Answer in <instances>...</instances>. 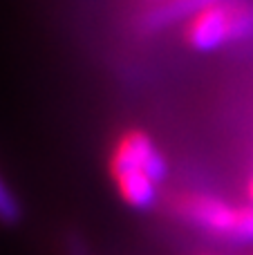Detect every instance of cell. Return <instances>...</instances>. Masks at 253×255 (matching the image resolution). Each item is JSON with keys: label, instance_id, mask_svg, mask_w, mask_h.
I'll return each mask as SVG.
<instances>
[{"label": "cell", "instance_id": "8992f818", "mask_svg": "<svg viewBox=\"0 0 253 255\" xmlns=\"http://www.w3.org/2000/svg\"><path fill=\"white\" fill-rule=\"evenodd\" d=\"M231 240H238V242H253V206H238Z\"/></svg>", "mask_w": 253, "mask_h": 255}, {"label": "cell", "instance_id": "5b68a950", "mask_svg": "<svg viewBox=\"0 0 253 255\" xmlns=\"http://www.w3.org/2000/svg\"><path fill=\"white\" fill-rule=\"evenodd\" d=\"M20 217H22L20 202H18V197L11 193L7 181L0 177V224L13 226L20 222Z\"/></svg>", "mask_w": 253, "mask_h": 255}, {"label": "cell", "instance_id": "7a4b0ae2", "mask_svg": "<svg viewBox=\"0 0 253 255\" xmlns=\"http://www.w3.org/2000/svg\"><path fill=\"white\" fill-rule=\"evenodd\" d=\"M253 36V0H218L184 20L182 38L195 52H215Z\"/></svg>", "mask_w": 253, "mask_h": 255}, {"label": "cell", "instance_id": "52a82bcc", "mask_svg": "<svg viewBox=\"0 0 253 255\" xmlns=\"http://www.w3.org/2000/svg\"><path fill=\"white\" fill-rule=\"evenodd\" d=\"M67 255H88V251H85V244L79 242V240H70V249H67Z\"/></svg>", "mask_w": 253, "mask_h": 255}, {"label": "cell", "instance_id": "6da1fadb", "mask_svg": "<svg viewBox=\"0 0 253 255\" xmlns=\"http://www.w3.org/2000/svg\"><path fill=\"white\" fill-rule=\"evenodd\" d=\"M108 172L119 197L137 211H148L157 202V186L166 177L164 154L152 136L139 128L121 132L108 157Z\"/></svg>", "mask_w": 253, "mask_h": 255}, {"label": "cell", "instance_id": "3957f363", "mask_svg": "<svg viewBox=\"0 0 253 255\" xmlns=\"http://www.w3.org/2000/svg\"><path fill=\"white\" fill-rule=\"evenodd\" d=\"M173 211L179 220L193 224L195 229L220 238H231L238 206H231L222 197L209 193H186L173 202Z\"/></svg>", "mask_w": 253, "mask_h": 255}, {"label": "cell", "instance_id": "9c48e42d", "mask_svg": "<svg viewBox=\"0 0 253 255\" xmlns=\"http://www.w3.org/2000/svg\"><path fill=\"white\" fill-rule=\"evenodd\" d=\"M143 2H148V7H152V4H157V2H161V0H143Z\"/></svg>", "mask_w": 253, "mask_h": 255}, {"label": "cell", "instance_id": "ba28073f", "mask_svg": "<svg viewBox=\"0 0 253 255\" xmlns=\"http://www.w3.org/2000/svg\"><path fill=\"white\" fill-rule=\"evenodd\" d=\"M247 199H249V206H253V175L249 177V184H247Z\"/></svg>", "mask_w": 253, "mask_h": 255}, {"label": "cell", "instance_id": "277c9868", "mask_svg": "<svg viewBox=\"0 0 253 255\" xmlns=\"http://www.w3.org/2000/svg\"><path fill=\"white\" fill-rule=\"evenodd\" d=\"M209 2H218V0H161V2L148 7L143 22L150 29H155V27H164L168 22L177 20V18L186 20L193 11H197L200 7H204Z\"/></svg>", "mask_w": 253, "mask_h": 255}]
</instances>
